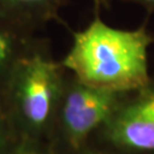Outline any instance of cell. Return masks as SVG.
Segmentation results:
<instances>
[{
	"label": "cell",
	"mask_w": 154,
	"mask_h": 154,
	"mask_svg": "<svg viewBox=\"0 0 154 154\" xmlns=\"http://www.w3.org/2000/svg\"><path fill=\"white\" fill-rule=\"evenodd\" d=\"M152 44L146 23L134 30L116 29L94 11L86 28L72 32V45L61 63L88 86L129 93L151 80L147 55Z\"/></svg>",
	"instance_id": "1"
},
{
	"label": "cell",
	"mask_w": 154,
	"mask_h": 154,
	"mask_svg": "<svg viewBox=\"0 0 154 154\" xmlns=\"http://www.w3.org/2000/svg\"><path fill=\"white\" fill-rule=\"evenodd\" d=\"M69 71L55 60L50 41L40 39L6 82L7 112L23 139L48 142Z\"/></svg>",
	"instance_id": "2"
},
{
	"label": "cell",
	"mask_w": 154,
	"mask_h": 154,
	"mask_svg": "<svg viewBox=\"0 0 154 154\" xmlns=\"http://www.w3.org/2000/svg\"><path fill=\"white\" fill-rule=\"evenodd\" d=\"M126 93L95 88L69 72L48 143L56 154H77L89 145Z\"/></svg>",
	"instance_id": "3"
},
{
	"label": "cell",
	"mask_w": 154,
	"mask_h": 154,
	"mask_svg": "<svg viewBox=\"0 0 154 154\" xmlns=\"http://www.w3.org/2000/svg\"><path fill=\"white\" fill-rule=\"evenodd\" d=\"M89 144L111 154H154V77L123 95Z\"/></svg>",
	"instance_id": "4"
},
{
	"label": "cell",
	"mask_w": 154,
	"mask_h": 154,
	"mask_svg": "<svg viewBox=\"0 0 154 154\" xmlns=\"http://www.w3.org/2000/svg\"><path fill=\"white\" fill-rule=\"evenodd\" d=\"M70 0H0V18L31 30L63 23L61 13Z\"/></svg>",
	"instance_id": "5"
},
{
	"label": "cell",
	"mask_w": 154,
	"mask_h": 154,
	"mask_svg": "<svg viewBox=\"0 0 154 154\" xmlns=\"http://www.w3.org/2000/svg\"><path fill=\"white\" fill-rule=\"evenodd\" d=\"M33 30L0 18V79L7 82L17 63L37 46Z\"/></svg>",
	"instance_id": "6"
},
{
	"label": "cell",
	"mask_w": 154,
	"mask_h": 154,
	"mask_svg": "<svg viewBox=\"0 0 154 154\" xmlns=\"http://www.w3.org/2000/svg\"><path fill=\"white\" fill-rule=\"evenodd\" d=\"M21 139L7 110H0V154H7Z\"/></svg>",
	"instance_id": "7"
},
{
	"label": "cell",
	"mask_w": 154,
	"mask_h": 154,
	"mask_svg": "<svg viewBox=\"0 0 154 154\" xmlns=\"http://www.w3.org/2000/svg\"><path fill=\"white\" fill-rule=\"evenodd\" d=\"M7 154H56L50 144L45 140L21 139Z\"/></svg>",
	"instance_id": "8"
},
{
	"label": "cell",
	"mask_w": 154,
	"mask_h": 154,
	"mask_svg": "<svg viewBox=\"0 0 154 154\" xmlns=\"http://www.w3.org/2000/svg\"><path fill=\"white\" fill-rule=\"evenodd\" d=\"M120 1H125V2H130V4H136V5L140 6L145 8L149 11H154V0H120Z\"/></svg>",
	"instance_id": "9"
},
{
	"label": "cell",
	"mask_w": 154,
	"mask_h": 154,
	"mask_svg": "<svg viewBox=\"0 0 154 154\" xmlns=\"http://www.w3.org/2000/svg\"><path fill=\"white\" fill-rule=\"evenodd\" d=\"M77 154H111V153L107 152V151H105V149H100L98 146H95V145L89 144L83 149H81L80 152H78Z\"/></svg>",
	"instance_id": "10"
},
{
	"label": "cell",
	"mask_w": 154,
	"mask_h": 154,
	"mask_svg": "<svg viewBox=\"0 0 154 154\" xmlns=\"http://www.w3.org/2000/svg\"><path fill=\"white\" fill-rule=\"evenodd\" d=\"M94 6V11H100V9H106L111 6L112 0H91Z\"/></svg>",
	"instance_id": "11"
}]
</instances>
